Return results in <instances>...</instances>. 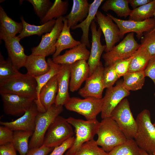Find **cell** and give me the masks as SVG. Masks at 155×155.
Segmentation results:
<instances>
[{
  "label": "cell",
  "instance_id": "1",
  "mask_svg": "<svg viewBox=\"0 0 155 155\" xmlns=\"http://www.w3.org/2000/svg\"><path fill=\"white\" fill-rule=\"evenodd\" d=\"M10 93L26 97L37 99V83L29 74H22L0 81V94Z\"/></svg>",
  "mask_w": 155,
  "mask_h": 155
},
{
  "label": "cell",
  "instance_id": "2",
  "mask_svg": "<svg viewBox=\"0 0 155 155\" xmlns=\"http://www.w3.org/2000/svg\"><path fill=\"white\" fill-rule=\"evenodd\" d=\"M98 145L108 153L115 147L124 143L127 138L116 122L111 117L102 119L97 134Z\"/></svg>",
  "mask_w": 155,
  "mask_h": 155
},
{
  "label": "cell",
  "instance_id": "3",
  "mask_svg": "<svg viewBox=\"0 0 155 155\" xmlns=\"http://www.w3.org/2000/svg\"><path fill=\"white\" fill-rule=\"evenodd\" d=\"M136 120L137 130L134 139L140 149L153 154L155 151V127L151 122L149 111L142 110Z\"/></svg>",
  "mask_w": 155,
  "mask_h": 155
},
{
  "label": "cell",
  "instance_id": "4",
  "mask_svg": "<svg viewBox=\"0 0 155 155\" xmlns=\"http://www.w3.org/2000/svg\"><path fill=\"white\" fill-rule=\"evenodd\" d=\"M67 122L75 128V136L73 144L66 153L75 155L82 145L94 139L99 127L100 122L96 119L84 120L70 117Z\"/></svg>",
  "mask_w": 155,
  "mask_h": 155
},
{
  "label": "cell",
  "instance_id": "5",
  "mask_svg": "<svg viewBox=\"0 0 155 155\" xmlns=\"http://www.w3.org/2000/svg\"><path fill=\"white\" fill-rule=\"evenodd\" d=\"M63 109V106L54 104L45 112H38L36 117L35 129L29 142V150L39 147L43 145L49 127Z\"/></svg>",
  "mask_w": 155,
  "mask_h": 155
},
{
  "label": "cell",
  "instance_id": "6",
  "mask_svg": "<svg viewBox=\"0 0 155 155\" xmlns=\"http://www.w3.org/2000/svg\"><path fill=\"white\" fill-rule=\"evenodd\" d=\"M72 127L67 119L59 115L49 127L45 135L43 145L49 148H55L73 136Z\"/></svg>",
  "mask_w": 155,
  "mask_h": 155
},
{
  "label": "cell",
  "instance_id": "7",
  "mask_svg": "<svg viewBox=\"0 0 155 155\" xmlns=\"http://www.w3.org/2000/svg\"><path fill=\"white\" fill-rule=\"evenodd\" d=\"M110 117L116 122L127 139H134L137 132V123L127 99L124 98L112 112Z\"/></svg>",
  "mask_w": 155,
  "mask_h": 155
},
{
  "label": "cell",
  "instance_id": "8",
  "mask_svg": "<svg viewBox=\"0 0 155 155\" xmlns=\"http://www.w3.org/2000/svg\"><path fill=\"white\" fill-rule=\"evenodd\" d=\"M103 98L101 99L88 97L81 99L70 97L64 106L67 110L83 116L86 120L96 119L101 112L103 104Z\"/></svg>",
  "mask_w": 155,
  "mask_h": 155
},
{
  "label": "cell",
  "instance_id": "9",
  "mask_svg": "<svg viewBox=\"0 0 155 155\" xmlns=\"http://www.w3.org/2000/svg\"><path fill=\"white\" fill-rule=\"evenodd\" d=\"M140 46L135 40L133 32L129 33L123 40L115 46L109 51L102 56L104 61V66L128 59L132 56Z\"/></svg>",
  "mask_w": 155,
  "mask_h": 155
},
{
  "label": "cell",
  "instance_id": "10",
  "mask_svg": "<svg viewBox=\"0 0 155 155\" xmlns=\"http://www.w3.org/2000/svg\"><path fill=\"white\" fill-rule=\"evenodd\" d=\"M64 17L56 20L55 24L49 32L42 35L41 41L36 46L31 49L32 54L45 57L53 55L56 51V44L63 29Z\"/></svg>",
  "mask_w": 155,
  "mask_h": 155
},
{
  "label": "cell",
  "instance_id": "11",
  "mask_svg": "<svg viewBox=\"0 0 155 155\" xmlns=\"http://www.w3.org/2000/svg\"><path fill=\"white\" fill-rule=\"evenodd\" d=\"M117 25L120 32L121 39L127 33L135 32L138 39L141 38L145 32H149L155 26V20L150 18L144 21H137L130 20H124L117 18L109 13H107Z\"/></svg>",
  "mask_w": 155,
  "mask_h": 155
},
{
  "label": "cell",
  "instance_id": "12",
  "mask_svg": "<svg viewBox=\"0 0 155 155\" xmlns=\"http://www.w3.org/2000/svg\"><path fill=\"white\" fill-rule=\"evenodd\" d=\"M129 94V91L123 87V81L118 82L115 86L107 88L103 98V104L101 112L102 119L110 117L113 110Z\"/></svg>",
  "mask_w": 155,
  "mask_h": 155
},
{
  "label": "cell",
  "instance_id": "13",
  "mask_svg": "<svg viewBox=\"0 0 155 155\" xmlns=\"http://www.w3.org/2000/svg\"><path fill=\"white\" fill-rule=\"evenodd\" d=\"M104 67L100 61L93 73L85 81L83 87L79 89L78 94L84 98H102L104 89L103 72Z\"/></svg>",
  "mask_w": 155,
  "mask_h": 155
},
{
  "label": "cell",
  "instance_id": "14",
  "mask_svg": "<svg viewBox=\"0 0 155 155\" xmlns=\"http://www.w3.org/2000/svg\"><path fill=\"white\" fill-rule=\"evenodd\" d=\"M104 37L106 48L104 51H110L121 39L117 25L109 16L98 11L95 18Z\"/></svg>",
  "mask_w": 155,
  "mask_h": 155
},
{
  "label": "cell",
  "instance_id": "15",
  "mask_svg": "<svg viewBox=\"0 0 155 155\" xmlns=\"http://www.w3.org/2000/svg\"><path fill=\"white\" fill-rule=\"evenodd\" d=\"M0 95L5 113L15 116L23 115L35 100L12 94L2 93Z\"/></svg>",
  "mask_w": 155,
  "mask_h": 155
},
{
  "label": "cell",
  "instance_id": "16",
  "mask_svg": "<svg viewBox=\"0 0 155 155\" xmlns=\"http://www.w3.org/2000/svg\"><path fill=\"white\" fill-rule=\"evenodd\" d=\"M38 112L34 100L33 103L22 117L12 121H0V124L8 127L13 131L21 130L33 132L35 128L36 117Z\"/></svg>",
  "mask_w": 155,
  "mask_h": 155
},
{
  "label": "cell",
  "instance_id": "17",
  "mask_svg": "<svg viewBox=\"0 0 155 155\" xmlns=\"http://www.w3.org/2000/svg\"><path fill=\"white\" fill-rule=\"evenodd\" d=\"M90 27L92 43L88 62L90 68L89 76L93 73L100 62L101 57L106 48V45H102L101 42L102 31L99 27L97 29V25L94 20L92 22Z\"/></svg>",
  "mask_w": 155,
  "mask_h": 155
},
{
  "label": "cell",
  "instance_id": "18",
  "mask_svg": "<svg viewBox=\"0 0 155 155\" xmlns=\"http://www.w3.org/2000/svg\"><path fill=\"white\" fill-rule=\"evenodd\" d=\"M58 91L56 75L44 86L40 90L38 103L37 104L39 112H45L55 104Z\"/></svg>",
  "mask_w": 155,
  "mask_h": 155
},
{
  "label": "cell",
  "instance_id": "19",
  "mask_svg": "<svg viewBox=\"0 0 155 155\" xmlns=\"http://www.w3.org/2000/svg\"><path fill=\"white\" fill-rule=\"evenodd\" d=\"M20 40L16 36L8 38L4 40L8 57L13 66L18 70L24 67L27 57L25 53L23 47L20 42Z\"/></svg>",
  "mask_w": 155,
  "mask_h": 155
},
{
  "label": "cell",
  "instance_id": "20",
  "mask_svg": "<svg viewBox=\"0 0 155 155\" xmlns=\"http://www.w3.org/2000/svg\"><path fill=\"white\" fill-rule=\"evenodd\" d=\"M69 89L72 92L79 89L83 82L89 76L90 68L86 61L82 60L70 65Z\"/></svg>",
  "mask_w": 155,
  "mask_h": 155
},
{
  "label": "cell",
  "instance_id": "21",
  "mask_svg": "<svg viewBox=\"0 0 155 155\" xmlns=\"http://www.w3.org/2000/svg\"><path fill=\"white\" fill-rule=\"evenodd\" d=\"M57 76L58 91L55 104L57 106H63L70 98L69 92L70 79V65L62 64Z\"/></svg>",
  "mask_w": 155,
  "mask_h": 155
},
{
  "label": "cell",
  "instance_id": "22",
  "mask_svg": "<svg viewBox=\"0 0 155 155\" xmlns=\"http://www.w3.org/2000/svg\"><path fill=\"white\" fill-rule=\"evenodd\" d=\"M86 46L81 43L70 49L66 51L65 53L53 58V61L59 64H71L78 61L88 60L90 51Z\"/></svg>",
  "mask_w": 155,
  "mask_h": 155
},
{
  "label": "cell",
  "instance_id": "23",
  "mask_svg": "<svg viewBox=\"0 0 155 155\" xmlns=\"http://www.w3.org/2000/svg\"><path fill=\"white\" fill-rule=\"evenodd\" d=\"M23 28L22 22H17L8 16L0 6V39L4 40L9 37L16 36Z\"/></svg>",
  "mask_w": 155,
  "mask_h": 155
},
{
  "label": "cell",
  "instance_id": "24",
  "mask_svg": "<svg viewBox=\"0 0 155 155\" xmlns=\"http://www.w3.org/2000/svg\"><path fill=\"white\" fill-rule=\"evenodd\" d=\"M70 13L64 18L67 20L68 26L71 28L82 22L88 13L90 4L87 0H73Z\"/></svg>",
  "mask_w": 155,
  "mask_h": 155
},
{
  "label": "cell",
  "instance_id": "25",
  "mask_svg": "<svg viewBox=\"0 0 155 155\" xmlns=\"http://www.w3.org/2000/svg\"><path fill=\"white\" fill-rule=\"evenodd\" d=\"M104 0H94L90 5L88 13L86 18L81 22L72 28L73 30L80 28L82 31L81 39V43L85 45L87 47L90 48L89 40V28L93 21L95 19L98 9Z\"/></svg>",
  "mask_w": 155,
  "mask_h": 155
},
{
  "label": "cell",
  "instance_id": "26",
  "mask_svg": "<svg viewBox=\"0 0 155 155\" xmlns=\"http://www.w3.org/2000/svg\"><path fill=\"white\" fill-rule=\"evenodd\" d=\"M63 22V27L56 42V51L53 55V58L60 55L63 50L72 49L81 43L72 37L70 32V28L68 25L67 20L64 17Z\"/></svg>",
  "mask_w": 155,
  "mask_h": 155
},
{
  "label": "cell",
  "instance_id": "27",
  "mask_svg": "<svg viewBox=\"0 0 155 155\" xmlns=\"http://www.w3.org/2000/svg\"><path fill=\"white\" fill-rule=\"evenodd\" d=\"M24 67L27 70V73L33 76L42 75L50 69L45 57L32 54L27 56Z\"/></svg>",
  "mask_w": 155,
  "mask_h": 155
},
{
  "label": "cell",
  "instance_id": "28",
  "mask_svg": "<svg viewBox=\"0 0 155 155\" xmlns=\"http://www.w3.org/2000/svg\"><path fill=\"white\" fill-rule=\"evenodd\" d=\"M20 19L23 25V28L17 36L20 39L26 37L34 35L40 36L44 33L50 32L55 24L56 20L53 19L40 26L30 24L24 20L23 17Z\"/></svg>",
  "mask_w": 155,
  "mask_h": 155
},
{
  "label": "cell",
  "instance_id": "29",
  "mask_svg": "<svg viewBox=\"0 0 155 155\" xmlns=\"http://www.w3.org/2000/svg\"><path fill=\"white\" fill-rule=\"evenodd\" d=\"M47 62L50 67L49 71L42 75L33 76L37 83V99L35 100L36 105L38 103L39 96L41 88L51 78L57 74L61 67V65L55 63L50 58L47 59Z\"/></svg>",
  "mask_w": 155,
  "mask_h": 155
},
{
  "label": "cell",
  "instance_id": "30",
  "mask_svg": "<svg viewBox=\"0 0 155 155\" xmlns=\"http://www.w3.org/2000/svg\"><path fill=\"white\" fill-rule=\"evenodd\" d=\"M129 4L128 0H107L101 9L105 12L112 10L118 16L126 18L129 16L132 10L129 8Z\"/></svg>",
  "mask_w": 155,
  "mask_h": 155
},
{
  "label": "cell",
  "instance_id": "31",
  "mask_svg": "<svg viewBox=\"0 0 155 155\" xmlns=\"http://www.w3.org/2000/svg\"><path fill=\"white\" fill-rule=\"evenodd\" d=\"M123 85L128 91H136L142 88L145 81L144 71L127 73L123 76Z\"/></svg>",
  "mask_w": 155,
  "mask_h": 155
},
{
  "label": "cell",
  "instance_id": "32",
  "mask_svg": "<svg viewBox=\"0 0 155 155\" xmlns=\"http://www.w3.org/2000/svg\"><path fill=\"white\" fill-rule=\"evenodd\" d=\"M33 132L21 130L14 131L11 142L20 155H26L29 150V139Z\"/></svg>",
  "mask_w": 155,
  "mask_h": 155
},
{
  "label": "cell",
  "instance_id": "33",
  "mask_svg": "<svg viewBox=\"0 0 155 155\" xmlns=\"http://www.w3.org/2000/svg\"><path fill=\"white\" fill-rule=\"evenodd\" d=\"M155 13V0L132 10L128 20L142 21L154 16Z\"/></svg>",
  "mask_w": 155,
  "mask_h": 155
},
{
  "label": "cell",
  "instance_id": "34",
  "mask_svg": "<svg viewBox=\"0 0 155 155\" xmlns=\"http://www.w3.org/2000/svg\"><path fill=\"white\" fill-rule=\"evenodd\" d=\"M69 6L68 1L55 0L45 17L40 21L42 24L49 21L57 19L65 14Z\"/></svg>",
  "mask_w": 155,
  "mask_h": 155
},
{
  "label": "cell",
  "instance_id": "35",
  "mask_svg": "<svg viewBox=\"0 0 155 155\" xmlns=\"http://www.w3.org/2000/svg\"><path fill=\"white\" fill-rule=\"evenodd\" d=\"M129 72L144 71L151 58V56L146 51L138 48L132 55Z\"/></svg>",
  "mask_w": 155,
  "mask_h": 155
},
{
  "label": "cell",
  "instance_id": "36",
  "mask_svg": "<svg viewBox=\"0 0 155 155\" xmlns=\"http://www.w3.org/2000/svg\"><path fill=\"white\" fill-rule=\"evenodd\" d=\"M108 155H141L140 148L134 139H127L123 143L114 148Z\"/></svg>",
  "mask_w": 155,
  "mask_h": 155
},
{
  "label": "cell",
  "instance_id": "37",
  "mask_svg": "<svg viewBox=\"0 0 155 155\" xmlns=\"http://www.w3.org/2000/svg\"><path fill=\"white\" fill-rule=\"evenodd\" d=\"M13 65L9 57L5 60L0 53V81L11 78L21 74Z\"/></svg>",
  "mask_w": 155,
  "mask_h": 155
},
{
  "label": "cell",
  "instance_id": "38",
  "mask_svg": "<svg viewBox=\"0 0 155 155\" xmlns=\"http://www.w3.org/2000/svg\"><path fill=\"white\" fill-rule=\"evenodd\" d=\"M93 139L83 144L75 155H108Z\"/></svg>",
  "mask_w": 155,
  "mask_h": 155
},
{
  "label": "cell",
  "instance_id": "39",
  "mask_svg": "<svg viewBox=\"0 0 155 155\" xmlns=\"http://www.w3.org/2000/svg\"><path fill=\"white\" fill-rule=\"evenodd\" d=\"M139 48L146 51L151 56L155 55V31L151 30L141 38Z\"/></svg>",
  "mask_w": 155,
  "mask_h": 155
},
{
  "label": "cell",
  "instance_id": "40",
  "mask_svg": "<svg viewBox=\"0 0 155 155\" xmlns=\"http://www.w3.org/2000/svg\"><path fill=\"white\" fill-rule=\"evenodd\" d=\"M32 5L35 13L42 19L45 16L53 3L49 0H28Z\"/></svg>",
  "mask_w": 155,
  "mask_h": 155
},
{
  "label": "cell",
  "instance_id": "41",
  "mask_svg": "<svg viewBox=\"0 0 155 155\" xmlns=\"http://www.w3.org/2000/svg\"><path fill=\"white\" fill-rule=\"evenodd\" d=\"M119 78L112 64L104 67L103 79L105 88H107L113 86Z\"/></svg>",
  "mask_w": 155,
  "mask_h": 155
},
{
  "label": "cell",
  "instance_id": "42",
  "mask_svg": "<svg viewBox=\"0 0 155 155\" xmlns=\"http://www.w3.org/2000/svg\"><path fill=\"white\" fill-rule=\"evenodd\" d=\"M133 57L132 56L128 59L117 61L112 64L119 78L123 76L128 72Z\"/></svg>",
  "mask_w": 155,
  "mask_h": 155
},
{
  "label": "cell",
  "instance_id": "43",
  "mask_svg": "<svg viewBox=\"0 0 155 155\" xmlns=\"http://www.w3.org/2000/svg\"><path fill=\"white\" fill-rule=\"evenodd\" d=\"M7 127L1 125L0 126V145L12 142L14 132Z\"/></svg>",
  "mask_w": 155,
  "mask_h": 155
},
{
  "label": "cell",
  "instance_id": "44",
  "mask_svg": "<svg viewBox=\"0 0 155 155\" xmlns=\"http://www.w3.org/2000/svg\"><path fill=\"white\" fill-rule=\"evenodd\" d=\"M75 137L73 136L69 138L59 146L54 148L49 155H63L73 145Z\"/></svg>",
  "mask_w": 155,
  "mask_h": 155
},
{
  "label": "cell",
  "instance_id": "45",
  "mask_svg": "<svg viewBox=\"0 0 155 155\" xmlns=\"http://www.w3.org/2000/svg\"><path fill=\"white\" fill-rule=\"evenodd\" d=\"M144 71L145 77L150 78L155 86V55L151 58Z\"/></svg>",
  "mask_w": 155,
  "mask_h": 155
},
{
  "label": "cell",
  "instance_id": "46",
  "mask_svg": "<svg viewBox=\"0 0 155 155\" xmlns=\"http://www.w3.org/2000/svg\"><path fill=\"white\" fill-rule=\"evenodd\" d=\"M53 148L42 145L38 148L29 149L26 155H47Z\"/></svg>",
  "mask_w": 155,
  "mask_h": 155
},
{
  "label": "cell",
  "instance_id": "47",
  "mask_svg": "<svg viewBox=\"0 0 155 155\" xmlns=\"http://www.w3.org/2000/svg\"><path fill=\"white\" fill-rule=\"evenodd\" d=\"M16 151L11 142L0 146V155H17Z\"/></svg>",
  "mask_w": 155,
  "mask_h": 155
},
{
  "label": "cell",
  "instance_id": "48",
  "mask_svg": "<svg viewBox=\"0 0 155 155\" xmlns=\"http://www.w3.org/2000/svg\"><path fill=\"white\" fill-rule=\"evenodd\" d=\"M129 4L133 9L147 4L152 0H128Z\"/></svg>",
  "mask_w": 155,
  "mask_h": 155
},
{
  "label": "cell",
  "instance_id": "49",
  "mask_svg": "<svg viewBox=\"0 0 155 155\" xmlns=\"http://www.w3.org/2000/svg\"><path fill=\"white\" fill-rule=\"evenodd\" d=\"M140 153L141 155H153V154H150L148 153L146 151L140 148Z\"/></svg>",
  "mask_w": 155,
  "mask_h": 155
},
{
  "label": "cell",
  "instance_id": "50",
  "mask_svg": "<svg viewBox=\"0 0 155 155\" xmlns=\"http://www.w3.org/2000/svg\"><path fill=\"white\" fill-rule=\"evenodd\" d=\"M154 16V19L155 20V13ZM153 30V31H155V26L153 30Z\"/></svg>",
  "mask_w": 155,
  "mask_h": 155
},
{
  "label": "cell",
  "instance_id": "51",
  "mask_svg": "<svg viewBox=\"0 0 155 155\" xmlns=\"http://www.w3.org/2000/svg\"><path fill=\"white\" fill-rule=\"evenodd\" d=\"M153 155H155V151L153 153Z\"/></svg>",
  "mask_w": 155,
  "mask_h": 155
},
{
  "label": "cell",
  "instance_id": "52",
  "mask_svg": "<svg viewBox=\"0 0 155 155\" xmlns=\"http://www.w3.org/2000/svg\"><path fill=\"white\" fill-rule=\"evenodd\" d=\"M153 125H154V127H155V122L154 123H153Z\"/></svg>",
  "mask_w": 155,
  "mask_h": 155
},
{
  "label": "cell",
  "instance_id": "53",
  "mask_svg": "<svg viewBox=\"0 0 155 155\" xmlns=\"http://www.w3.org/2000/svg\"><path fill=\"white\" fill-rule=\"evenodd\" d=\"M65 155H69L67 154L66 153H65Z\"/></svg>",
  "mask_w": 155,
  "mask_h": 155
},
{
  "label": "cell",
  "instance_id": "54",
  "mask_svg": "<svg viewBox=\"0 0 155 155\" xmlns=\"http://www.w3.org/2000/svg\"><path fill=\"white\" fill-rule=\"evenodd\" d=\"M154 96L155 97V93L154 94Z\"/></svg>",
  "mask_w": 155,
  "mask_h": 155
}]
</instances>
